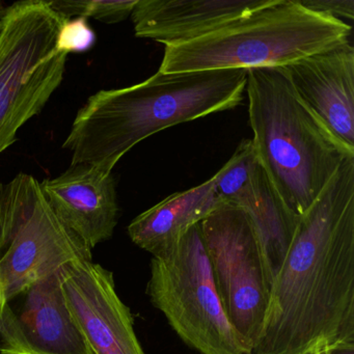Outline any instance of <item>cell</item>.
<instances>
[{"label":"cell","mask_w":354,"mask_h":354,"mask_svg":"<svg viewBox=\"0 0 354 354\" xmlns=\"http://www.w3.org/2000/svg\"><path fill=\"white\" fill-rule=\"evenodd\" d=\"M146 292L184 343L200 353L250 354L223 310L200 223L153 257Z\"/></svg>","instance_id":"6"},{"label":"cell","mask_w":354,"mask_h":354,"mask_svg":"<svg viewBox=\"0 0 354 354\" xmlns=\"http://www.w3.org/2000/svg\"><path fill=\"white\" fill-rule=\"evenodd\" d=\"M200 227L223 310L252 354L272 285L256 230L245 211L225 203L203 219Z\"/></svg>","instance_id":"8"},{"label":"cell","mask_w":354,"mask_h":354,"mask_svg":"<svg viewBox=\"0 0 354 354\" xmlns=\"http://www.w3.org/2000/svg\"><path fill=\"white\" fill-rule=\"evenodd\" d=\"M51 8L67 19L93 18L106 24H115L130 17L138 0H57L49 1Z\"/></svg>","instance_id":"17"},{"label":"cell","mask_w":354,"mask_h":354,"mask_svg":"<svg viewBox=\"0 0 354 354\" xmlns=\"http://www.w3.org/2000/svg\"><path fill=\"white\" fill-rule=\"evenodd\" d=\"M7 8L0 1V28L3 26V19H5L6 13H7Z\"/></svg>","instance_id":"20"},{"label":"cell","mask_w":354,"mask_h":354,"mask_svg":"<svg viewBox=\"0 0 354 354\" xmlns=\"http://www.w3.org/2000/svg\"><path fill=\"white\" fill-rule=\"evenodd\" d=\"M300 3L310 11L323 14L342 21H344L343 19L352 21L354 18L353 0H300Z\"/></svg>","instance_id":"19"},{"label":"cell","mask_w":354,"mask_h":354,"mask_svg":"<svg viewBox=\"0 0 354 354\" xmlns=\"http://www.w3.org/2000/svg\"><path fill=\"white\" fill-rule=\"evenodd\" d=\"M354 350V157L300 217L252 354Z\"/></svg>","instance_id":"1"},{"label":"cell","mask_w":354,"mask_h":354,"mask_svg":"<svg viewBox=\"0 0 354 354\" xmlns=\"http://www.w3.org/2000/svg\"><path fill=\"white\" fill-rule=\"evenodd\" d=\"M248 70L157 71L127 88L101 90L78 111L63 148L71 165L111 173L134 146L167 128L229 111L241 103Z\"/></svg>","instance_id":"2"},{"label":"cell","mask_w":354,"mask_h":354,"mask_svg":"<svg viewBox=\"0 0 354 354\" xmlns=\"http://www.w3.org/2000/svg\"><path fill=\"white\" fill-rule=\"evenodd\" d=\"M66 20L45 0L7 8L0 28V155L63 82L68 55L59 50V35Z\"/></svg>","instance_id":"5"},{"label":"cell","mask_w":354,"mask_h":354,"mask_svg":"<svg viewBox=\"0 0 354 354\" xmlns=\"http://www.w3.org/2000/svg\"><path fill=\"white\" fill-rule=\"evenodd\" d=\"M40 185L57 216L91 250L113 237L119 219L113 171L76 163L57 178L40 182Z\"/></svg>","instance_id":"12"},{"label":"cell","mask_w":354,"mask_h":354,"mask_svg":"<svg viewBox=\"0 0 354 354\" xmlns=\"http://www.w3.org/2000/svg\"><path fill=\"white\" fill-rule=\"evenodd\" d=\"M221 204L211 178L196 187L167 196L136 216L128 225V235L138 248L153 257L160 256Z\"/></svg>","instance_id":"14"},{"label":"cell","mask_w":354,"mask_h":354,"mask_svg":"<svg viewBox=\"0 0 354 354\" xmlns=\"http://www.w3.org/2000/svg\"><path fill=\"white\" fill-rule=\"evenodd\" d=\"M0 354H92L68 308L59 270L0 304Z\"/></svg>","instance_id":"9"},{"label":"cell","mask_w":354,"mask_h":354,"mask_svg":"<svg viewBox=\"0 0 354 354\" xmlns=\"http://www.w3.org/2000/svg\"><path fill=\"white\" fill-rule=\"evenodd\" d=\"M283 68L300 101L354 151V49L349 41Z\"/></svg>","instance_id":"11"},{"label":"cell","mask_w":354,"mask_h":354,"mask_svg":"<svg viewBox=\"0 0 354 354\" xmlns=\"http://www.w3.org/2000/svg\"><path fill=\"white\" fill-rule=\"evenodd\" d=\"M319 354H354V350H349V351H329Z\"/></svg>","instance_id":"21"},{"label":"cell","mask_w":354,"mask_h":354,"mask_svg":"<svg viewBox=\"0 0 354 354\" xmlns=\"http://www.w3.org/2000/svg\"><path fill=\"white\" fill-rule=\"evenodd\" d=\"M271 0H138L131 18L138 38L167 45L207 36Z\"/></svg>","instance_id":"13"},{"label":"cell","mask_w":354,"mask_h":354,"mask_svg":"<svg viewBox=\"0 0 354 354\" xmlns=\"http://www.w3.org/2000/svg\"><path fill=\"white\" fill-rule=\"evenodd\" d=\"M245 211L256 230L273 281L293 241L300 217L288 209L262 165L230 203Z\"/></svg>","instance_id":"15"},{"label":"cell","mask_w":354,"mask_h":354,"mask_svg":"<svg viewBox=\"0 0 354 354\" xmlns=\"http://www.w3.org/2000/svg\"><path fill=\"white\" fill-rule=\"evenodd\" d=\"M260 165L252 140H242L233 156L212 177L223 203L231 202L250 183Z\"/></svg>","instance_id":"16"},{"label":"cell","mask_w":354,"mask_h":354,"mask_svg":"<svg viewBox=\"0 0 354 354\" xmlns=\"http://www.w3.org/2000/svg\"><path fill=\"white\" fill-rule=\"evenodd\" d=\"M93 250L47 202L40 182L20 173L0 183V304Z\"/></svg>","instance_id":"7"},{"label":"cell","mask_w":354,"mask_h":354,"mask_svg":"<svg viewBox=\"0 0 354 354\" xmlns=\"http://www.w3.org/2000/svg\"><path fill=\"white\" fill-rule=\"evenodd\" d=\"M59 274L68 308L91 353L146 354L111 271L82 259L62 267Z\"/></svg>","instance_id":"10"},{"label":"cell","mask_w":354,"mask_h":354,"mask_svg":"<svg viewBox=\"0 0 354 354\" xmlns=\"http://www.w3.org/2000/svg\"><path fill=\"white\" fill-rule=\"evenodd\" d=\"M245 91L261 165L288 209L301 217L354 151L300 101L283 67L248 70Z\"/></svg>","instance_id":"3"},{"label":"cell","mask_w":354,"mask_h":354,"mask_svg":"<svg viewBox=\"0 0 354 354\" xmlns=\"http://www.w3.org/2000/svg\"><path fill=\"white\" fill-rule=\"evenodd\" d=\"M351 26L306 9L300 0L268 5L189 42L167 45L158 71L286 67L348 42Z\"/></svg>","instance_id":"4"},{"label":"cell","mask_w":354,"mask_h":354,"mask_svg":"<svg viewBox=\"0 0 354 354\" xmlns=\"http://www.w3.org/2000/svg\"><path fill=\"white\" fill-rule=\"evenodd\" d=\"M94 30L84 18L67 19L62 26L59 35V48L63 53H84L90 51L96 44Z\"/></svg>","instance_id":"18"}]
</instances>
